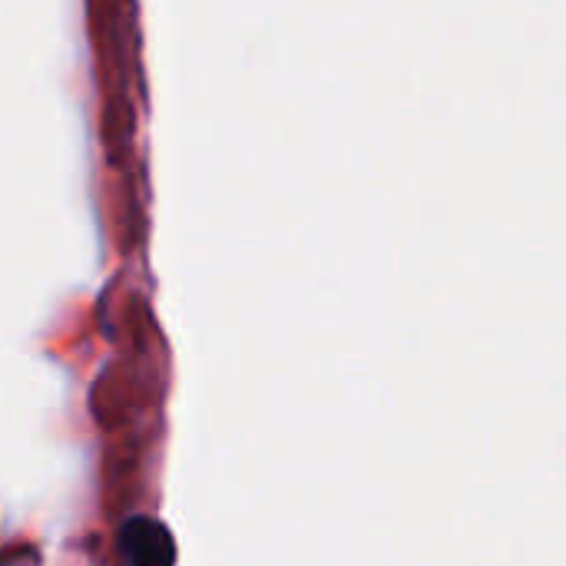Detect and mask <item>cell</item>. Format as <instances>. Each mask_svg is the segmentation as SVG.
<instances>
[{"mask_svg":"<svg viewBox=\"0 0 566 566\" xmlns=\"http://www.w3.org/2000/svg\"><path fill=\"white\" fill-rule=\"evenodd\" d=\"M119 547H123L129 566H172V560H176V547H172L169 531L153 517L126 521L123 534H119Z\"/></svg>","mask_w":566,"mask_h":566,"instance_id":"obj_1","label":"cell"}]
</instances>
